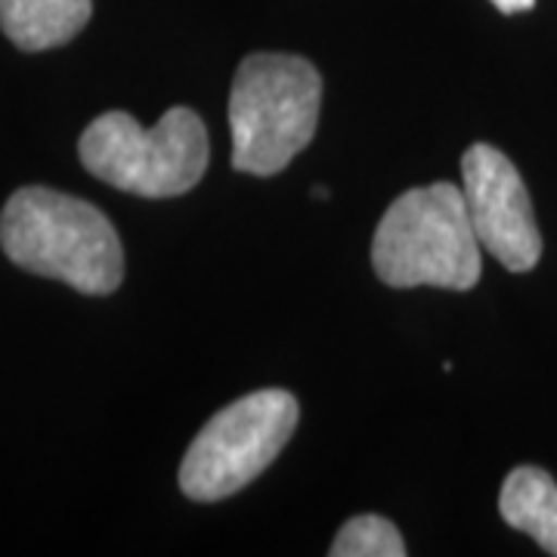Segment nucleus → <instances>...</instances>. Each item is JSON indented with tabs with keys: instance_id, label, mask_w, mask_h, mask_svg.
I'll list each match as a JSON object with an SVG mask.
<instances>
[{
	"instance_id": "nucleus-10",
	"label": "nucleus",
	"mask_w": 557,
	"mask_h": 557,
	"mask_svg": "<svg viewBox=\"0 0 557 557\" xmlns=\"http://www.w3.org/2000/svg\"><path fill=\"white\" fill-rule=\"evenodd\" d=\"M493 7H496L498 13H505V16H515V13H527V10H533V7H536V0H493Z\"/></svg>"
},
{
	"instance_id": "nucleus-2",
	"label": "nucleus",
	"mask_w": 557,
	"mask_h": 557,
	"mask_svg": "<svg viewBox=\"0 0 557 557\" xmlns=\"http://www.w3.org/2000/svg\"><path fill=\"white\" fill-rule=\"evenodd\" d=\"M480 251L461 186L443 180L406 189L384 211L372 239V267L391 288L471 292L480 282Z\"/></svg>"
},
{
	"instance_id": "nucleus-4",
	"label": "nucleus",
	"mask_w": 557,
	"mask_h": 557,
	"mask_svg": "<svg viewBox=\"0 0 557 557\" xmlns=\"http://www.w3.org/2000/svg\"><path fill=\"white\" fill-rule=\"evenodd\" d=\"M78 156L94 177L121 193L174 199L199 186L211 146L199 115L174 106L152 127L127 112H106L81 134Z\"/></svg>"
},
{
	"instance_id": "nucleus-7",
	"label": "nucleus",
	"mask_w": 557,
	"mask_h": 557,
	"mask_svg": "<svg viewBox=\"0 0 557 557\" xmlns=\"http://www.w3.org/2000/svg\"><path fill=\"white\" fill-rule=\"evenodd\" d=\"M94 0H0V28L20 50H53L81 35Z\"/></svg>"
},
{
	"instance_id": "nucleus-9",
	"label": "nucleus",
	"mask_w": 557,
	"mask_h": 557,
	"mask_svg": "<svg viewBox=\"0 0 557 557\" xmlns=\"http://www.w3.org/2000/svg\"><path fill=\"white\" fill-rule=\"evenodd\" d=\"M332 557H403L406 545L391 520L379 515H359L347 520L329 548Z\"/></svg>"
},
{
	"instance_id": "nucleus-5",
	"label": "nucleus",
	"mask_w": 557,
	"mask_h": 557,
	"mask_svg": "<svg viewBox=\"0 0 557 557\" xmlns=\"http://www.w3.org/2000/svg\"><path fill=\"white\" fill-rule=\"evenodd\" d=\"M298 399L267 387L220 409L193 440L180 465V490L193 502L236 496L258 480L298 428Z\"/></svg>"
},
{
	"instance_id": "nucleus-3",
	"label": "nucleus",
	"mask_w": 557,
	"mask_h": 557,
	"mask_svg": "<svg viewBox=\"0 0 557 557\" xmlns=\"http://www.w3.org/2000/svg\"><path fill=\"white\" fill-rule=\"evenodd\" d=\"M322 78L317 65L288 53L242 60L230 94L233 168L273 177L307 149L319 124Z\"/></svg>"
},
{
	"instance_id": "nucleus-11",
	"label": "nucleus",
	"mask_w": 557,
	"mask_h": 557,
	"mask_svg": "<svg viewBox=\"0 0 557 557\" xmlns=\"http://www.w3.org/2000/svg\"><path fill=\"white\" fill-rule=\"evenodd\" d=\"M313 196H317V199H325V196H329V189H325V186H313Z\"/></svg>"
},
{
	"instance_id": "nucleus-6",
	"label": "nucleus",
	"mask_w": 557,
	"mask_h": 557,
	"mask_svg": "<svg viewBox=\"0 0 557 557\" xmlns=\"http://www.w3.org/2000/svg\"><path fill=\"white\" fill-rule=\"evenodd\" d=\"M461 193L480 248L511 273L533 270L542 258V233L515 161L490 143H474L461 156Z\"/></svg>"
},
{
	"instance_id": "nucleus-8",
	"label": "nucleus",
	"mask_w": 557,
	"mask_h": 557,
	"mask_svg": "<svg viewBox=\"0 0 557 557\" xmlns=\"http://www.w3.org/2000/svg\"><path fill=\"white\" fill-rule=\"evenodd\" d=\"M498 515L530 539L542 552L557 557V483L536 465L515 468L498 493Z\"/></svg>"
},
{
	"instance_id": "nucleus-1",
	"label": "nucleus",
	"mask_w": 557,
	"mask_h": 557,
	"mask_svg": "<svg viewBox=\"0 0 557 557\" xmlns=\"http://www.w3.org/2000/svg\"><path fill=\"white\" fill-rule=\"evenodd\" d=\"M0 245L16 267L60 278L81 295H112L124 278L115 226L90 201L47 186L13 193L0 214Z\"/></svg>"
}]
</instances>
